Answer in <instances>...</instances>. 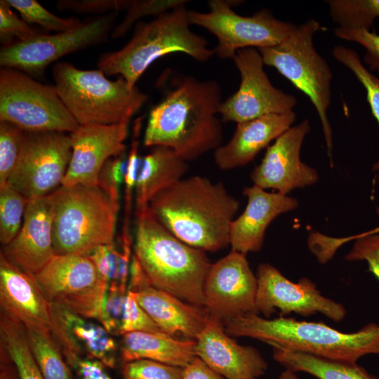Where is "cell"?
Returning a JSON list of instances; mask_svg holds the SVG:
<instances>
[{"instance_id":"10","label":"cell","mask_w":379,"mask_h":379,"mask_svg":"<svg viewBox=\"0 0 379 379\" xmlns=\"http://www.w3.org/2000/svg\"><path fill=\"white\" fill-rule=\"evenodd\" d=\"M240 2L211 0L208 12L188 11L191 24L205 28L216 37L218 44L213 51L220 59H232L242 48L276 46L296 28L292 23L276 18L266 8L251 16H242L232 8Z\"/></svg>"},{"instance_id":"25","label":"cell","mask_w":379,"mask_h":379,"mask_svg":"<svg viewBox=\"0 0 379 379\" xmlns=\"http://www.w3.org/2000/svg\"><path fill=\"white\" fill-rule=\"evenodd\" d=\"M295 118L291 111L238 123L231 139L214 151L215 164L221 170H230L248 164L271 141L288 130Z\"/></svg>"},{"instance_id":"3","label":"cell","mask_w":379,"mask_h":379,"mask_svg":"<svg viewBox=\"0 0 379 379\" xmlns=\"http://www.w3.org/2000/svg\"><path fill=\"white\" fill-rule=\"evenodd\" d=\"M231 337H247L272 349L298 352L334 361L357 363L367 354L379 355V325L371 323L343 333L320 322L279 317L272 319L250 313L223 321Z\"/></svg>"},{"instance_id":"44","label":"cell","mask_w":379,"mask_h":379,"mask_svg":"<svg viewBox=\"0 0 379 379\" xmlns=\"http://www.w3.org/2000/svg\"><path fill=\"white\" fill-rule=\"evenodd\" d=\"M337 37L354 41L361 45L366 49L365 60L379 72V35L375 32L364 29H343L338 27L335 29Z\"/></svg>"},{"instance_id":"8","label":"cell","mask_w":379,"mask_h":379,"mask_svg":"<svg viewBox=\"0 0 379 379\" xmlns=\"http://www.w3.org/2000/svg\"><path fill=\"white\" fill-rule=\"evenodd\" d=\"M324 29L318 21L310 19L296 27L280 44L258 50L265 65L274 67L312 102L321 123L327 153L333 166L332 129L327 117L333 75L327 62L313 44L314 34Z\"/></svg>"},{"instance_id":"49","label":"cell","mask_w":379,"mask_h":379,"mask_svg":"<svg viewBox=\"0 0 379 379\" xmlns=\"http://www.w3.org/2000/svg\"><path fill=\"white\" fill-rule=\"evenodd\" d=\"M278 379H300L297 375L296 373L288 370L285 369L278 377Z\"/></svg>"},{"instance_id":"15","label":"cell","mask_w":379,"mask_h":379,"mask_svg":"<svg viewBox=\"0 0 379 379\" xmlns=\"http://www.w3.org/2000/svg\"><path fill=\"white\" fill-rule=\"evenodd\" d=\"M255 276L256 308L266 319L274 312L280 317L291 313L309 317L319 313L339 322L346 315L341 303L324 296L307 277L301 278L298 283L293 282L269 263L259 265Z\"/></svg>"},{"instance_id":"22","label":"cell","mask_w":379,"mask_h":379,"mask_svg":"<svg viewBox=\"0 0 379 379\" xmlns=\"http://www.w3.org/2000/svg\"><path fill=\"white\" fill-rule=\"evenodd\" d=\"M1 312L27 329L51 330V304L35 275L13 263L0 253Z\"/></svg>"},{"instance_id":"28","label":"cell","mask_w":379,"mask_h":379,"mask_svg":"<svg viewBox=\"0 0 379 379\" xmlns=\"http://www.w3.org/2000/svg\"><path fill=\"white\" fill-rule=\"evenodd\" d=\"M272 350L274 359L285 369L307 373L318 379H379L357 363L326 359L281 349Z\"/></svg>"},{"instance_id":"21","label":"cell","mask_w":379,"mask_h":379,"mask_svg":"<svg viewBox=\"0 0 379 379\" xmlns=\"http://www.w3.org/2000/svg\"><path fill=\"white\" fill-rule=\"evenodd\" d=\"M51 317V332L67 364L86 357L100 361L107 368H115L117 345L101 324L53 304Z\"/></svg>"},{"instance_id":"45","label":"cell","mask_w":379,"mask_h":379,"mask_svg":"<svg viewBox=\"0 0 379 379\" xmlns=\"http://www.w3.org/2000/svg\"><path fill=\"white\" fill-rule=\"evenodd\" d=\"M131 0H61L58 1V10L77 13H112L127 10Z\"/></svg>"},{"instance_id":"33","label":"cell","mask_w":379,"mask_h":379,"mask_svg":"<svg viewBox=\"0 0 379 379\" xmlns=\"http://www.w3.org/2000/svg\"><path fill=\"white\" fill-rule=\"evenodd\" d=\"M332 53L335 59L348 67L364 86L371 112L379 124V78L365 67L354 50L344 46H337ZM373 168L378 172L379 180V160L373 164Z\"/></svg>"},{"instance_id":"7","label":"cell","mask_w":379,"mask_h":379,"mask_svg":"<svg viewBox=\"0 0 379 379\" xmlns=\"http://www.w3.org/2000/svg\"><path fill=\"white\" fill-rule=\"evenodd\" d=\"M55 87L79 125H111L129 120L142 107L147 95L126 80L107 79L100 69L84 70L67 62L53 67Z\"/></svg>"},{"instance_id":"13","label":"cell","mask_w":379,"mask_h":379,"mask_svg":"<svg viewBox=\"0 0 379 379\" xmlns=\"http://www.w3.org/2000/svg\"><path fill=\"white\" fill-rule=\"evenodd\" d=\"M117 13H109L67 32L41 34L2 46L0 65L29 76L41 77L46 67L60 58L105 41L115 27Z\"/></svg>"},{"instance_id":"2","label":"cell","mask_w":379,"mask_h":379,"mask_svg":"<svg viewBox=\"0 0 379 379\" xmlns=\"http://www.w3.org/2000/svg\"><path fill=\"white\" fill-rule=\"evenodd\" d=\"M239 201L219 182L194 175L157 194L148 208L178 239L204 251L230 245V230Z\"/></svg>"},{"instance_id":"32","label":"cell","mask_w":379,"mask_h":379,"mask_svg":"<svg viewBox=\"0 0 379 379\" xmlns=\"http://www.w3.org/2000/svg\"><path fill=\"white\" fill-rule=\"evenodd\" d=\"M28 201L9 184L0 187V241L3 246L19 232Z\"/></svg>"},{"instance_id":"50","label":"cell","mask_w":379,"mask_h":379,"mask_svg":"<svg viewBox=\"0 0 379 379\" xmlns=\"http://www.w3.org/2000/svg\"><path fill=\"white\" fill-rule=\"evenodd\" d=\"M376 213L379 215V206L376 208ZM361 234L364 235L379 234V226Z\"/></svg>"},{"instance_id":"48","label":"cell","mask_w":379,"mask_h":379,"mask_svg":"<svg viewBox=\"0 0 379 379\" xmlns=\"http://www.w3.org/2000/svg\"><path fill=\"white\" fill-rule=\"evenodd\" d=\"M0 379H20L15 364L1 346H0Z\"/></svg>"},{"instance_id":"12","label":"cell","mask_w":379,"mask_h":379,"mask_svg":"<svg viewBox=\"0 0 379 379\" xmlns=\"http://www.w3.org/2000/svg\"><path fill=\"white\" fill-rule=\"evenodd\" d=\"M72 153L70 133L24 131L19 158L8 184L28 200L62 185Z\"/></svg>"},{"instance_id":"1","label":"cell","mask_w":379,"mask_h":379,"mask_svg":"<svg viewBox=\"0 0 379 379\" xmlns=\"http://www.w3.org/2000/svg\"><path fill=\"white\" fill-rule=\"evenodd\" d=\"M222 102L217 81L172 74L161 100L149 111L144 145L168 147L187 162L215 151L223 138L216 116Z\"/></svg>"},{"instance_id":"35","label":"cell","mask_w":379,"mask_h":379,"mask_svg":"<svg viewBox=\"0 0 379 379\" xmlns=\"http://www.w3.org/2000/svg\"><path fill=\"white\" fill-rule=\"evenodd\" d=\"M24 131L15 124L0 121V187L7 184L17 164Z\"/></svg>"},{"instance_id":"34","label":"cell","mask_w":379,"mask_h":379,"mask_svg":"<svg viewBox=\"0 0 379 379\" xmlns=\"http://www.w3.org/2000/svg\"><path fill=\"white\" fill-rule=\"evenodd\" d=\"M27 23L37 24L47 30L63 32L82 24L78 18H60L48 11L35 0H7Z\"/></svg>"},{"instance_id":"39","label":"cell","mask_w":379,"mask_h":379,"mask_svg":"<svg viewBox=\"0 0 379 379\" xmlns=\"http://www.w3.org/2000/svg\"><path fill=\"white\" fill-rule=\"evenodd\" d=\"M7 0L0 1V39L4 46L12 44L13 37L18 41H26L41 34L22 18L11 10Z\"/></svg>"},{"instance_id":"36","label":"cell","mask_w":379,"mask_h":379,"mask_svg":"<svg viewBox=\"0 0 379 379\" xmlns=\"http://www.w3.org/2000/svg\"><path fill=\"white\" fill-rule=\"evenodd\" d=\"M187 2L185 0H131L125 17L114 27L111 36L113 39L122 37L142 18L148 15L157 17Z\"/></svg>"},{"instance_id":"5","label":"cell","mask_w":379,"mask_h":379,"mask_svg":"<svg viewBox=\"0 0 379 379\" xmlns=\"http://www.w3.org/2000/svg\"><path fill=\"white\" fill-rule=\"evenodd\" d=\"M185 4L165 12L149 22L138 21L133 36L121 49L102 54L98 69L105 75L124 77L131 88L157 59L173 53H185L199 62L213 55L208 41L193 32Z\"/></svg>"},{"instance_id":"24","label":"cell","mask_w":379,"mask_h":379,"mask_svg":"<svg viewBox=\"0 0 379 379\" xmlns=\"http://www.w3.org/2000/svg\"><path fill=\"white\" fill-rule=\"evenodd\" d=\"M243 194L248 199L247 205L231 223L230 245L232 251L246 255L261 249L268 225L279 215L295 209L298 201L279 192H267L254 185L245 187Z\"/></svg>"},{"instance_id":"43","label":"cell","mask_w":379,"mask_h":379,"mask_svg":"<svg viewBox=\"0 0 379 379\" xmlns=\"http://www.w3.org/2000/svg\"><path fill=\"white\" fill-rule=\"evenodd\" d=\"M142 126V118L135 121L133 128V139L130 151L126 157V167L124 178V216L130 217L133 190L135 189L139 159L138 138Z\"/></svg>"},{"instance_id":"29","label":"cell","mask_w":379,"mask_h":379,"mask_svg":"<svg viewBox=\"0 0 379 379\" xmlns=\"http://www.w3.org/2000/svg\"><path fill=\"white\" fill-rule=\"evenodd\" d=\"M0 346L15 364L20 379H44L32 353L22 323L8 316L1 317Z\"/></svg>"},{"instance_id":"30","label":"cell","mask_w":379,"mask_h":379,"mask_svg":"<svg viewBox=\"0 0 379 379\" xmlns=\"http://www.w3.org/2000/svg\"><path fill=\"white\" fill-rule=\"evenodd\" d=\"M25 329L32 353L44 378L72 379V371L51 330Z\"/></svg>"},{"instance_id":"11","label":"cell","mask_w":379,"mask_h":379,"mask_svg":"<svg viewBox=\"0 0 379 379\" xmlns=\"http://www.w3.org/2000/svg\"><path fill=\"white\" fill-rule=\"evenodd\" d=\"M46 299L84 318L98 319L109 282L87 255H54L35 275Z\"/></svg>"},{"instance_id":"23","label":"cell","mask_w":379,"mask_h":379,"mask_svg":"<svg viewBox=\"0 0 379 379\" xmlns=\"http://www.w3.org/2000/svg\"><path fill=\"white\" fill-rule=\"evenodd\" d=\"M1 251L15 265L36 275L54 256L50 194L29 199L22 227Z\"/></svg>"},{"instance_id":"26","label":"cell","mask_w":379,"mask_h":379,"mask_svg":"<svg viewBox=\"0 0 379 379\" xmlns=\"http://www.w3.org/2000/svg\"><path fill=\"white\" fill-rule=\"evenodd\" d=\"M121 336L119 350L122 364L149 359L184 368L197 357L195 340H181L163 332L134 331Z\"/></svg>"},{"instance_id":"31","label":"cell","mask_w":379,"mask_h":379,"mask_svg":"<svg viewBox=\"0 0 379 379\" xmlns=\"http://www.w3.org/2000/svg\"><path fill=\"white\" fill-rule=\"evenodd\" d=\"M330 15L343 29L370 30L379 17V0H330Z\"/></svg>"},{"instance_id":"42","label":"cell","mask_w":379,"mask_h":379,"mask_svg":"<svg viewBox=\"0 0 379 379\" xmlns=\"http://www.w3.org/2000/svg\"><path fill=\"white\" fill-rule=\"evenodd\" d=\"M127 292L107 288L98 319L110 335H121V326Z\"/></svg>"},{"instance_id":"47","label":"cell","mask_w":379,"mask_h":379,"mask_svg":"<svg viewBox=\"0 0 379 379\" xmlns=\"http://www.w3.org/2000/svg\"><path fill=\"white\" fill-rule=\"evenodd\" d=\"M183 371V379H225L198 357L184 367Z\"/></svg>"},{"instance_id":"9","label":"cell","mask_w":379,"mask_h":379,"mask_svg":"<svg viewBox=\"0 0 379 379\" xmlns=\"http://www.w3.org/2000/svg\"><path fill=\"white\" fill-rule=\"evenodd\" d=\"M0 121L26 131L71 133L80 126L55 86L44 85L20 70L6 67L0 71Z\"/></svg>"},{"instance_id":"19","label":"cell","mask_w":379,"mask_h":379,"mask_svg":"<svg viewBox=\"0 0 379 379\" xmlns=\"http://www.w3.org/2000/svg\"><path fill=\"white\" fill-rule=\"evenodd\" d=\"M129 120L111 125H80L70 133L72 153L62 185L97 186L98 175L110 158L125 154Z\"/></svg>"},{"instance_id":"20","label":"cell","mask_w":379,"mask_h":379,"mask_svg":"<svg viewBox=\"0 0 379 379\" xmlns=\"http://www.w3.org/2000/svg\"><path fill=\"white\" fill-rule=\"evenodd\" d=\"M196 356L225 379H260L268 364L253 346L237 343L225 330L223 321L208 314L195 340Z\"/></svg>"},{"instance_id":"27","label":"cell","mask_w":379,"mask_h":379,"mask_svg":"<svg viewBox=\"0 0 379 379\" xmlns=\"http://www.w3.org/2000/svg\"><path fill=\"white\" fill-rule=\"evenodd\" d=\"M151 148L139 159L135 212L147 208L157 194L182 180L188 169V162L171 149L164 146Z\"/></svg>"},{"instance_id":"40","label":"cell","mask_w":379,"mask_h":379,"mask_svg":"<svg viewBox=\"0 0 379 379\" xmlns=\"http://www.w3.org/2000/svg\"><path fill=\"white\" fill-rule=\"evenodd\" d=\"M134 331L164 333L140 306L133 293L128 291L121 326V335Z\"/></svg>"},{"instance_id":"17","label":"cell","mask_w":379,"mask_h":379,"mask_svg":"<svg viewBox=\"0 0 379 379\" xmlns=\"http://www.w3.org/2000/svg\"><path fill=\"white\" fill-rule=\"evenodd\" d=\"M310 126L304 120L278 137L269 146L260 164L251 173L254 185L263 190L272 188L286 195L295 188L316 183L315 169L301 161L300 148Z\"/></svg>"},{"instance_id":"16","label":"cell","mask_w":379,"mask_h":379,"mask_svg":"<svg viewBox=\"0 0 379 379\" xmlns=\"http://www.w3.org/2000/svg\"><path fill=\"white\" fill-rule=\"evenodd\" d=\"M257 278L246 255L232 251L212 263L204 286V308L222 321L259 314L255 305Z\"/></svg>"},{"instance_id":"18","label":"cell","mask_w":379,"mask_h":379,"mask_svg":"<svg viewBox=\"0 0 379 379\" xmlns=\"http://www.w3.org/2000/svg\"><path fill=\"white\" fill-rule=\"evenodd\" d=\"M128 291L157 326L173 336L177 333L196 340L204 329L208 313L205 308L188 303L152 286L138 260L132 256Z\"/></svg>"},{"instance_id":"6","label":"cell","mask_w":379,"mask_h":379,"mask_svg":"<svg viewBox=\"0 0 379 379\" xmlns=\"http://www.w3.org/2000/svg\"><path fill=\"white\" fill-rule=\"evenodd\" d=\"M50 197L55 255H88L114 241L119 204L98 185H61Z\"/></svg>"},{"instance_id":"41","label":"cell","mask_w":379,"mask_h":379,"mask_svg":"<svg viewBox=\"0 0 379 379\" xmlns=\"http://www.w3.org/2000/svg\"><path fill=\"white\" fill-rule=\"evenodd\" d=\"M125 154L109 159L98 175L97 185L115 203L119 204L120 188L124 182Z\"/></svg>"},{"instance_id":"46","label":"cell","mask_w":379,"mask_h":379,"mask_svg":"<svg viewBox=\"0 0 379 379\" xmlns=\"http://www.w3.org/2000/svg\"><path fill=\"white\" fill-rule=\"evenodd\" d=\"M102 362L93 359H83L74 368L77 379H113Z\"/></svg>"},{"instance_id":"4","label":"cell","mask_w":379,"mask_h":379,"mask_svg":"<svg viewBox=\"0 0 379 379\" xmlns=\"http://www.w3.org/2000/svg\"><path fill=\"white\" fill-rule=\"evenodd\" d=\"M135 215L133 255L149 284L204 308V286L212 265L205 251L178 239L148 207Z\"/></svg>"},{"instance_id":"14","label":"cell","mask_w":379,"mask_h":379,"mask_svg":"<svg viewBox=\"0 0 379 379\" xmlns=\"http://www.w3.org/2000/svg\"><path fill=\"white\" fill-rule=\"evenodd\" d=\"M232 60L240 73L241 83L239 89L220 105L218 114L223 122L238 124L292 111L297 103L295 98L272 84L258 49H240Z\"/></svg>"},{"instance_id":"37","label":"cell","mask_w":379,"mask_h":379,"mask_svg":"<svg viewBox=\"0 0 379 379\" xmlns=\"http://www.w3.org/2000/svg\"><path fill=\"white\" fill-rule=\"evenodd\" d=\"M355 239L352 248L345 257L349 261L365 260L368 270L379 280V234H359L346 238H330L331 248L336 251L345 242Z\"/></svg>"},{"instance_id":"38","label":"cell","mask_w":379,"mask_h":379,"mask_svg":"<svg viewBox=\"0 0 379 379\" xmlns=\"http://www.w3.org/2000/svg\"><path fill=\"white\" fill-rule=\"evenodd\" d=\"M124 379H183V368L149 360L138 359L121 365Z\"/></svg>"}]
</instances>
